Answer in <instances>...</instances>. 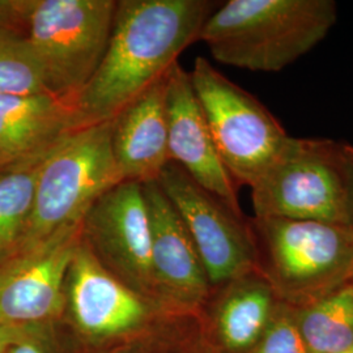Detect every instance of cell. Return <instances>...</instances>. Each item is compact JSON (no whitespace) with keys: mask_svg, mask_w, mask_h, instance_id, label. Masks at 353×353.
<instances>
[{"mask_svg":"<svg viewBox=\"0 0 353 353\" xmlns=\"http://www.w3.org/2000/svg\"><path fill=\"white\" fill-rule=\"evenodd\" d=\"M76 130L74 108L49 93L0 94V145L17 159Z\"/></svg>","mask_w":353,"mask_h":353,"instance_id":"obj_15","label":"cell"},{"mask_svg":"<svg viewBox=\"0 0 353 353\" xmlns=\"http://www.w3.org/2000/svg\"><path fill=\"white\" fill-rule=\"evenodd\" d=\"M343 160L347 191V219L348 227L353 229V145L351 144L343 143Z\"/></svg>","mask_w":353,"mask_h":353,"instance_id":"obj_23","label":"cell"},{"mask_svg":"<svg viewBox=\"0 0 353 353\" xmlns=\"http://www.w3.org/2000/svg\"><path fill=\"white\" fill-rule=\"evenodd\" d=\"M166 117L170 161L179 165L203 189L242 214L237 183L220 159L190 72L179 63L172 67L166 77Z\"/></svg>","mask_w":353,"mask_h":353,"instance_id":"obj_13","label":"cell"},{"mask_svg":"<svg viewBox=\"0 0 353 353\" xmlns=\"http://www.w3.org/2000/svg\"><path fill=\"white\" fill-rule=\"evenodd\" d=\"M115 11V0H16L17 26L49 94L72 105L101 63Z\"/></svg>","mask_w":353,"mask_h":353,"instance_id":"obj_4","label":"cell"},{"mask_svg":"<svg viewBox=\"0 0 353 353\" xmlns=\"http://www.w3.org/2000/svg\"><path fill=\"white\" fill-rule=\"evenodd\" d=\"M157 182L188 229L212 288L258 270L252 225L243 214L203 189L173 161Z\"/></svg>","mask_w":353,"mask_h":353,"instance_id":"obj_9","label":"cell"},{"mask_svg":"<svg viewBox=\"0 0 353 353\" xmlns=\"http://www.w3.org/2000/svg\"><path fill=\"white\" fill-rule=\"evenodd\" d=\"M272 319L250 353H309L296 322L287 316Z\"/></svg>","mask_w":353,"mask_h":353,"instance_id":"obj_22","label":"cell"},{"mask_svg":"<svg viewBox=\"0 0 353 353\" xmlns=\"http://www.w3.org/2000/svg\"><path fill=\"white\" fill-rule=\"evenodd\" d=\"M81 240L115 278L160 303L152 275L151 229L143 183L122 181L106 191L85 214Z\"/></svg>","mask_w":353,"mask_h":353,"instance_id":"obj_10","label":"cell"},{"mask_svg":"<svg viewBox=\"0 0 353 353\" xmlns=\"http://www.w3.org/2000/svg\"><path fill=\"white\" fill-rule=\"evenodd\" d=\"M250 189L255 217L348 225L343 143L290 137Z\"/></svg>","mask_w":353,"mask_h":353,"instance_id":"obj_6","label":"cell"},{"mask_svg":"<svg viewBox=\"0 0 353 353\" xmlns=\"http://www.w3.org/2000/svg\"><path fill=\"white\" fill-rule=\"evenodd\" d=\"M198 352H199V351H198V348H196V350H195V352H194V353H198Z\"/></svg>","mask_w":353,"mask_h":353,"instance_id":"obj_28","label":"cell"},{"mask_svg":"<svg viewBox=\"0 0 353 353\" xmlns=\"http://www.w3.org/2000/svg\"><path fill=\"white\" fill-rule=\"evenodd\" d=\"M309 353H339L353 344V285L318 299L299 318Z\"/></svg>","mask_w":353,"mask_h":353,"instance_id":"obj_18","label":"cell"},{"mask_svg":"<svg viewBox=\"0 0 353 353\" xmlns=\"http://www.w3.org/2000/svg\"><path fill=\"white\" fill-rule=\"evenodd\" d=\"M339 353H353V344L352 345H350L348 348H345L344 351H341V352Z\"/></svg>","mask_w":353,"mask_h":353,"instance_id":"obj_27","label":"cell"},{"mask_svg":"<svg viewBox=\"0 0 353 353\" xmlns=\"http://www.w3.org/2000/svg\"><path fill=\"white\" fill-rule=\"evenodd\" d=\"M58 141L0 170V265L12 255L24 234L34 204L38 176Z\"/></svg>","mask_w":353,"mask_h":353,"instance_id":"obj_17","label":"cell"},{"mask_svg":"<svg viewBox=\"0 0 353 353\" xmlns=\"http://www.w3.org/2000/svg\"><path fill=\"white\" fill-rule=\"evenodd\" d=\"M151 229V265L157 300L176 314L196 316L212 285L182 219L157 179L143 183Z\"/></svg>","mask_w":353,"mask_h":353,"instance_id":"obj_12","label":"cell"},{"mask_svg":"<svg viewBox=\"0 0 353 353\" xmlns=\"http://www.w3.org/2000/svg\"><path fill=\"white\" fill-rule=\"evenodd\" d=\"M6 353H74L55 323L21 326Z\"/></svg>","mask_w":353,"mask_h":353,"instance_id":"obj_21","label":"cell"},{"mask_svg":"<svg viewBox=\"0 0 353 353\" xmlns=\"http://www.w3.org/2000/svg\"><path fill=\"white\" fill-rule=\"evenodd\" d=\"M271 287L290 296H327L353 279V229L323 221L254 217Z\"/></svg>","mask_w":353,"mask_h":353,"instance_id":"obj_8","label":"cell"},{"mask_svg":"<svg viewBox=\"0 0 353 353\" xmlns=\"http://www.w3.org/2000/svg\"><path fill=\"white\" fill-rule=\"evenodd\" d=\"M336 20L334 0H230L208 17L199 39L219 63L279 72L313 50Z\"/></svg>","mask_w":353,"mask_h":353,"instance_id":"obj_2","label":"cell"},{"mask_svg":"<svg viewBox=\"0 0 353 353\" xmlns=\"http://www.w3.org/2000/svg\"><path fill=\"white\" fill-rule=\"evenodd\" d=\"M112 134L113 119L76 128L58 141L42 166L32 214L10 258L80 225L90 207L123 181L114 160Z\"/></svg>","mask_w":353,"mask_h":353,"instance_id":"obj_3","label":"cell"},{"mask_svg":"<svg viewBox=\"0 0 353 353\" xmlns=\"http://www.w3.org/2000/svg\"><path fill=\"white\" fill-rule=\"evenodd\" d=\"M194 316H174L157 327L101 350L85 353H194L196 347L190 335Z\"/></svg>","mask_w":353,"mask_h":353,"instance_id":"obj_20","label":"cell"},{"mask_svg":"<svg viewBox=\"0 0 353 353\" xmlns=\"http://www.w3.org/2000/svg\"><path fill=\"white\" fill-rule=\"evenodd\" d=\"M352 285H353V284H352Z\"/></svg>","mask_w":353,"mask_h":353,"instance_id":"obj_29","label":"cell"},{"mask_svg":"<svg viewBox=\"0 0 353 353\" xmlns=\"http://www.w3.org/2000/svg\"><path fill=\"white\" fill-rule=\"evenodd\" d=\"M176 314L131 290L94 258L80 240L64 283L58 326L74 353H85L135 338Z\"/></svg>","mask_w":353,"mask_h":353,"instance_id":"obj_5","label":"cell"},{"mask_svg":"<svg viewBox=\"0 0 353 353\" xmlns=\"http://www.w3.org/2000/svg\"><path fill=\"white\" fill-rule=\"evenodd\" d=\"M214 310V334L229 353H248L261 341L272 319L274 288L254 270L221 285Z\"/></svg>","mask_w":353,"mask_h":353,"instance_id":"obj_16","label":"cell"},{"mask_svg":"<svg viewBox=\"0 0 353 353\" xmlns=\"http://www.w3.org/2000/svg\"><path fill=\"white\" fill-rule=\"evenodd\" d=\"M48 93L41 64L19 28L0 26V94Z\"/></svg>","mask_w":353,"mask_h":353,"instance_id":"obj_19","label":"cell"},{"mask_svg":"<svg viewBox=\"0 0 353 353\" xmlns=\"http://www.w3.org/2000/svg\"><path fill=\"white\" fill-rule=\"evenodd\" d=\"M23 159V157H21ZM19 159L11 153V152L8 151V150H6L4 147H1L0 145V170L1 169H4V168H7L8 165L12 164L14 161H17Z\"/></svg>","mask_w":353,"mask_h":353,"instance_id":"obj_26","label":"cell"},{"mask_svg":"<svg viewBox=\"0 0 353 353\" xmlns=\"http://www.w3.org/2000/svg\"><path fill=\"white\" fill-rule=\"evenodd\" d=\"M216 10L207 0H121L101 63L72 102L76 128L114 119L163 80Z\"/></svg>","mask_w":353,"mask_h":353,"instance_id":"obj_1","label":"cell"},{"mask_svg":"<svg viewBox=\"0 0 353 353\" xmlns=\"http://www.w3.org/2000/svg\"><path fill=\"white\" fill-rule=\"evenodd\" d=\"M166 77L113 119L114 160L123 181L157 179L170 161L168 150Z\"/></svg>","mask_w":353,"mask_h":353,"instance_id":"obj_14","label":"cell"},{"mask_svg":"<svg viewBox=\"0 0 353 353\" xmlns=\"http://www.w3.org/2000/svg\"><path fill=\"white\" fill-rule=\"evenodd\" d=\"M21 326H10L0 323V353H6L8 345L19 334Z\"/></svg>","mask_w":353,"mask_h":353,"instance_id":"obj_24","label":"cell"},{"mask_svg":"<svg viewBox=\"0 0 353 353\" xmlns=\"http://www.w3.org/2000/svg\"><path fill=\"white\" fill-rule=\"evenodd\" d=\"M81 240V224L0 265V323H55L64 305L68 267Z\"/></svg>","mask_w":353,"mask_h":353,"instance_id":"obj_11","label":"cell"},{"mask_svg":"<svg viewBox=\"0 0 353 353\" xmlns=\"http://www.w3.org/2000/svg\"><path fill=\"white\" fill-rule=\"evenodd\" d=\"M0 26H12L16 28L13 0H0Z\"/></svg>","mask_w":353,"mask_h":353,"instance_id":"obj_25","label":"cell"},{"mask_svg":"<svg viewBox=\"0 0 353 353\" xmlns=\"http://www.w3.org/2000/svg\"><path fill=\"white\" fill-rule=\"evenodd\" d=\"M217 152L237 185L252 188L290 135L262 102L198 57L190 72Z\"/></svg>","mask_w":353,"mask_h":353,"instance_id":"obj_7","label":"cell"}]
</instances>
